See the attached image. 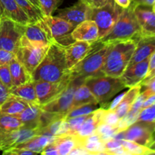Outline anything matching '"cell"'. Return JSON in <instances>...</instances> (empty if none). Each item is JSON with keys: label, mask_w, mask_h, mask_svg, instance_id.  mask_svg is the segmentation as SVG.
I'll use <instances>...</instances> for the list:
<instances>
[{"label": "cell", "mask_w": 155, "mask_h": 155, "mask_svg": "<svg viewBox=\"0 0 155 155\" xmlns=\"http://www.w3.org/2000/svg\"><path fill=\"white\" fill-rule=\"evenodd\" d=\"M92 8L84 0H79L74 5L59 11L57 16L76 27L86 20H90Z\"/></svg>", "instance_id": "obj_14"}, {"label": "cell", "mask_w": 155, "mask_h": 155, "mask_svg": "<svg viewBox=\"0 0 155 155\" xmlns=\"http://www.w3.org/2000/svg\"><path fill=\"white\" fill-rule=\"evenodd\" d=\"M154 130L155 122L136 121L125 130L115 133L112 138L132 141L143 146L149 147L154 141Z\"/></svg>", "instance_id": "obj_7"}, {"label": "cell", "mask_w": 155, "mask_h": 155, "mask_svg": "<svg viewBox=\"0 0 155 155\" xmlns=\"http://www.w3.org/2000/svg\"><path fill=\"white\" fill-rule=\"evenodd\" d=\"M2 154L4 155H36V153L30 151V150L25 149V148H12L11 149L6 150V151H2Z\"/></svg>", "instance_id": "obj_42"}, {"label": "cell", "mask_w": 155, "mask_h": 155, "mask_svg": "<svg viewBox=\"0 0 155 155\" xmlns=\"http://www.w3.org/2000/svg\"><path fill=\"white\" fill-rule=\"evenodd\" d=\"M95 132L100 135L103 141H105L107 139L112 138V136L115 133L120 132V130L117 126V127H113V126H110L108 124H101V125L98 126Z\"/></svg>", "instance_id": "obj_37"}, {"label": "cell", "mask_w": 155, "mask_h": 155, "mask_svg": "<svg viewBox=\"0 0 155 155\" xmlns=\"http://www.w3.org/2000/svg\"><path fill=\"white\" fill-rule=\"evenodd\" d=\"M54 142L59 155H69L77 145H80V139L75 135H63L55 136Z\"/></svg>", "instance_id": "obj_30"}, {"label": "cell", "mask_w": 155, "mask_h": 155, "mask_svg": "<svg viewBox=\"0 0 155 155\" xmlns=\"http://www.w3.org/2000/svg\"><path fill=\"white\" fill-rule=\"evenodd\" d=\"M89 115V114L74 117L71 118L65 117L68 124V126H69V135H75L76 136L80 127H81L82 124L84 123V121L86 120Z\"/></svg>", "instance_id": "obj_38"}, {"label": "cell", "mask_w": 155, "mask_h": 155, "mask_svg": "<svg viewBox=\"0 0 155 155\" xmlns=\"http://www.w3.org/2000/svg\"><path fill=\"white\" fill-rule=\"evenodd\" d=\"M99 104H95V103H91V104H83V105L79 106V107L73 108L68 113V114L65 116L66 118H71L74 117L83 116V115H88L92 114L97 109L100 108L101 107H98Z\"/></svg>", "instance_id": "obj_35"}, {"label": "cell", "mask_w": 155, "mask_h": 155, "mask_svg": "<svg viewBox=\"0 0 155 155\" xmlns=\"http://www.w3.org/2000/svg\"><path fill=\"white\" fill-rule=\"evenodd\" d=\"M32 81L60 82L71 78L64 47L51 42L39 66L31 74Z\"/></svg>", "instance_id": "obj_1"}, {"label": "cell", "mask_w": 155, "mask_h": 155, "mask_svg": "<svg viewBox=\"0 0 155 155\" xmlns=\"http://www.w3.org/2000/svg\"><path fill=\"white\" fill-rule=\"evenodd\" d=\"M55 139L54 136H49L46 135L39 134L31 138L29 140L19 144L17 145V148H25V149L30 150L36 154H41L43 148L50 142H53Z\"/></svg>", "instance_id": "obj_29"}, {"label": "cell", "mask_w": 155, "mask_h": 155, "mask_svg": "<svg viewBox=\"0 0 155 155\" xmlns=\"http://www.w3.org/2000/svg\"><path fill=\"white\" fill-rule=\"evenodd\" d=\"M120 118L113 109H105L104 116H103L102 124H108L113 127H117L119 123Z\"/></svg>", "instance_id": "obj_41"}, {"label": "cell", "mask_w": 155, "mask_h": 155, "mask_svg": "<svg viewBox=\"0 0 155 155\" xmlns=\"http://www.w3.org/2000/svg\"><path fill=\"white\" fill-rule=\"evenodd\" d=\"M83 83L89 89L100 105H103L125 89L126 86L120 77L102 75L84 79Z\"/></svg>", "instance_id": "obj_5"}, {"label": "cell", "mask_w": 155, "mask_h": 155, "mask_svg": "<svg viewBox=\"0 0 155 155\" xmlns=\"http://www.w3.org/2000/svg\"><path fill=\"white\" fill-rule=\"evenodd\" d=\"M28 105L29 103L27 101L10 94L5 101L0 106V113L18 116Z\"/></svg>", "instance_id": "obj_28"}, {"label": "cell", "mask_w": 155, "mask_h": 155, "mask_svg": "<svg viewBox=\"0 0 155 155\" xmlns=\"http://www.w3.org/2000/svg\"><path fill=\"white\" fill-rule=\"evenodd\" d=\"M15 58V53L0 48V66L5 64H8Z\"/></svg>", "instance_id": "obj_43"}, {"label": "cell", "mask_w": 155, "mask_h": 155, "mask_svg": "<svg viewBox=\"0 0 155 155\" xmlns=\"http://www.w3.org/2000/svg\"><path fill=\"white\" fill-rule=\"evenodd\" d=\"M155 69V51L149 58V68H148V73ZM148 75V74H147Z\"/></svg>", "instance_id": "obj_52"}, {"label": "cell", "mask_w": 155, "mask_h": 155, "mask_svg": "<svg viewBox=\"0 0 155 155\" xmlns=\"http://www.w3.org/2000/svg\"><path fill=\"white\" fill-rule=\"evenodd\" d=\"M25 26L5 16L0 18V48L15 53L24 34Z\"/></svg>", "instance_id": "obj_9"}, {"label": "cell", "mask_w": 155, "mask_h": 155, "mask_svg": "<svg viewBox=\"0 0 155 155\" xmlns=\"http://www.w3.org/2000/svg\"><path fill=\"white\" fill-rule=\"evenodd\" d=\"M22 127V123L18 117L0 113V133L13 131Z\"/></svg>", "instance_id": "obj_33"}, {"label": "cell", "mask_w": 155, "mask_h": 155, "mask_svg": "<svg viewBox=\"0 0 155 155\" xmlns=\"http://www.w3.org/2000/svg\"><path fill=\"white\" fill-rule=\"evenodd\" d=\"M123 9L114 0H109L101 7L92 8L90 20L95 21L97 24L98 40L104 38L111 31L122 13Z\"/></svg>", "instance_id": "obj_6"}, {"label": "cell", "mask_w": 155, "mask_h": 155, "mask_svg": "<svg viewBox=\"0 0 155 155\" xmlns=\"http://www.w3.org/2000/svg\"><path fill=\"white\" fill-rule=\"evenodd\" d=\"M136 41L133 39L117 41L112 43L106 57L102 74L114 77H120L130 64Z\"/></svg>", "instance_id": "obj_3"}, {"label": "cell", "mask_w": 155, "mask_h": 155, "mask_svg": "<svg viewBox=\"0 0 155 155\" xmlns=\"http://www.w3.org/2000/svg\"><path fill=\"white\" fill-rule=\"evenodd\" d=\"M0 80L9 89L14 86L8 64L0 66Z\"/></svg>", "instance_id": "obj_40"}, {"label": "cell", "mask_w": 155, "mask_h": 155, "mask_svg": "<svg viewBox=\"0 0 155 155\" xmlns=\"http://www.w3.org/2000/svg\"><path fill=\"white\" fill-rule=\"evenodd\" d=\"M63 0H38L39 7L45 16H51L61 5Z\"/></svg>", "instance_id": "obj_36"}, {"label": "cell", "mask_w": 155, "mask_h": 155, "mask_svg": "<svg viewBox=\"0 0 155 155\" xmlns=\"http://www.w3.org/2000/svg\"><path fill=\"white\" fill-rule=\"evenodd\" d=\"M141 86H142V87L150 90L153 93H155V78L151 79V80L145 82V83H141Z\"/></svg>", "instance_id": "obj_47"}, {"label": "cell", "mask_w": 155, "mask_h": 155, "mask_svg": "<svg viewBox=\"0 0 155 155\" xmlns=\"http://www.w3.org/2000/svg\"><path fill=\"white\" fill-rule=\"evenodd\" d=\"M41 154L43 155H59L58 151L56 145L54 144V141L50 142L49 144L46 145L45 148H43L42 151L41 152Z\"/></svg>", "instance_id": "obj_44"}, {"label": "cell", "mask_w": 155, "mask_h": 155, "mask_svg": "<svg viewBox=\"0 0 155 155\" xmlns=\"http://www.w3.org/2000/svg\"><path fill=\"white\" fill-rule=\"evenodd\" d=\"M113 42L98 40L92 43L86 57L70 70L71 80L102 75V68Z\"/></svg>", "instance_id": "obj_2"}, {"label": "cell", "mask_w": 155, "mask_h": 155, "mask_svg": "<svg viewBox=\"0 0 155 155\" xmlns=\"http://www.w3.org/2000/svg\"><path fill=\"white\" fill-rule=\"evenodd\" d=\"M142 36H155V13L152 7L138 5L134 9Z\"/></svg>", "instance_id": "obj_17"}, {"label": "cell", "mask_w": 155, "mask_h": 155, "mask_svg": "<svg viewBox=\"0 0 155 155\" xmlns=\"http://www.w3.org/2000/svg\"><path fill=\"white\" fill-rule=\"evenodd\" d=\"M72 37L75 41H85L94 43L98 40V29L92 20H86L80 23L72 32Z\"/></svg>", "instance_id": "obj_20"}, {"label": "cell", "mask_w": 155, "mask_h": 155, "mask_svg": "<svg viewBox=\"0 0 155 155\" xmlns=\"http://www.w3.org/2000/svg\"><path fill=\"white\" fill-rule=\"evenodd\" d=\"M154 78H155V69L153 70V71H151V72H150V73H148V75H147L146 77H145V78L143 80H142V82L141 83H145V82L148 81V80H151V79H154ZM141 83H140V84H141Z\"/></svg>", "instance_id": "obj_53"}, {"label": "cell", "mask_w": 155, "mask_h": 155, "mask_svg": "<svg viewBox=\"0 0 155 155\" xmlns=\"http://www.w3.org/2000/svg\"><path fill=\"white\" fill-rule=\"evenodd\" d=\"M42 109L39 104H29V105L21 112L18 117L23 127L34 130L39 129V118L42 114Z\"/></svg>", "instance_id": "obj_23"}, {"label": "cell", "mask_w": 155, "mask_h": 155, "mask_svg": "<svg viewBox=\"0 0 155 155\" xmlns=\"http://www.w3.org/2000/svg\"><path fill=\"white\" fill-rule=\"evenodd\" d=\"M80 139V145L88 151L89 155L104 154V141L96 132L83 139Z\"/></svg>", "instance_id": "obj_27"}, {"label": "cell", "mask_w": 155, "mask_h": 155, "mask_svg": "<svg viewBox=\"0 0 155 155\" xmlns=\"http://www.w3.org/2000/svg\"><path fill=\"white\" fill-rule=\"evenodd\" d=\"M9 92L10 94L21 98L29 104H39L36 89L33 81L26 84L13 86L9 89Z\"/></svg>", "instance_id": "obj_26"}, {"label": "cell", "mask_w": 155, "mask_h": 155, "mask_svg": "<svg viewBox=\"0 0 155 155\" xmlns=\"http://www.w3.org/2000/svg\"><path fill=\"white\" fill-rule=\"evenodd\" d=\"M71 80L70 78L60 82L33 81L39 105L42 106L54 99L68 87Z\"/></svg>", "instance_id": "obj_12"}, {"label": "cell", "mask_w": 155, "mask_h": 155, "mask_svg": "<svg viewBox=\"0 0 155 155\" xmlns=\"http://www.w3.org/2000/svg\"><path fill=\"white\" fill-rule=\"evenodd\" d=\"M3 8L2 16H5L23 25L31 23L30 18L18 5L15 0H0Z\"/></svg>", "instance_id": "obj_21"}, {"label": "cell", "mask_w": 155, "mask_h": 155, "mask_svg": "<svg viewBox=\"0 0 155 155\" xmlns=\"http://www.w3.org/2000/svg\"><path fill=\"white\" fill-rule=\"evenodd\" d=\"M133 1L138 5L149 6V7H152L153 5L155 3V0H133Z\"/></svg>", "instance_id": "obj_49"}, {"label": "cell", "mask_w": 155, "mask_h": 155, "mask_svg": "<svg viewBox=\"0 0 155 155\" xmlns=\"http://www.w3.org/2000/svg\"><path fill=\"white\" fill-rule=\"evenodd\" d=\"M105 109L106 108L100 107L90 114L84 121V123L82 124L81 127L76 136H77L80 139H83L95 133L98 126L102 124L103 116H104Z\"/></svg>", "instance_id": "obj_22"}, {"label": "cell", "mask_w": 155, "mask_h": 155, "mask_svg": "<svg viewBox=\"0 0 155 155\" xmlns=\"http://www.w3.org/2000/svg\"><path fill=\"white\" fill-rule=\"evenodd\" d=\"M154 139H155V130H154Z\"/></svg>", "instance_id": "obj_58"}, {"label": "cell", "mask_w": 155, "mask_h": 155, "mask_svg": "<svg viewBox=\"0 0 155 155\" xmlns=\"http://www.w3.org/2000/svg\"><path fill=\"white\" fill-rule=\"evenodd\" d=\"M149 58L128 66L120 77L127 88L139 85L148 74Z\"/></svg>", "instance_id": "obj_16"}, {"label": "cell", "mask_w": 155, "mask_h": 155, "mask_svg": "<svg viewBox=\"0 0 155 155\" xmlns=\"http://www.w3.org/2000/svg\"><path fill=\"white\" fill-rule=\"evenodd\" d=\"M30 1H31L33 3V4L35 5L36 6H37L38 8H40V7H39V2H38V0H30ZM41 9V8H40Z\"/></svg>", "instance_id": "obj_55"}, {"label": "cell", "mask_w": 155, "mask_h": 155, "mask_svg": "<svg viewBox=\"0 0 155 155\" xmlns=\"http://www.w3.org/2000/svg\"><path fill=\"white\" fill-rule=\"evenodd\" d=\"M39 134V130L22 127L18 130L0 133V151L15 148Z\"/></svg>", "instance_id": "obj_13"}, {"label": "cell", "mask_w": 155, "mask_h": 155, "mask_svg": "<svg viewBox=\"0 0 155 155\" xmlns=\"http://www.w3.org/2000/svg\"><path fill=\"white\" fill-rule=\"evenodd\" d=\"M15 1L30 18L31 22H36L39 20H42L45 16L42 10L35 5L30 0H15Z\"/></svg>", "instance_id": "obj_32"}, {"label": "cell", "mask_w": 155, "mask_h": 155, "mask_svg": "<svg viewBox=\"0 0 155 155\" xmlns=\"http://www.w3.org/2000/svg\"><path fill=\"white\" fill-rule=\"evenodd\" d=\"M48 47L49 45L42 46L32 43L23 36L19 47L15 52V58L32 74L44 58Z\"/></svg>", "instance_id": "obj_8"}, {"label": "cell", "mask_w": 155, "mask_h": 155, "mask_svg": "<svg viewBox=\"0 0 155 155\" xmlns=\"http://www.w3.org/2000/svg\"><path fill=\"white\" fill-rule=\"evenodd\" d=\"M86 154H89L88 151L86 150H85L81 145H77L72 151H71L69 155H86Z\"/></svg>", "instance_id": "obj_48"}, {"label": "cell", "mask_w": 155, "mask_h": 155, "mask_svg": "<svg viewBox=\"0 0 155 155\" xmlns=\"http://www.w3.org/2000/svg\"><path fill=\"white\" fill-rule=\"evenodd\" d=\"M155 102V93L152 94V95H150L145 101H144L143 104H142V108H145V107H148L149 106L152 105Z\"/></svg>", "instance_id": "obj_50"}, {"label": "cell", "mask_w": 155, "mask_h": 155, "mask_svg": "<svg viewBox=\"0 0 155 155\" xmlns=\"http://www.w3.org/2000/svg\"><path fill=\"white\" fill-rule=\"evenodd\" d=\"M136 121L155 122V102L152 105L142 109Z\"/></svg>", "instance_id": "obj_39"}, {"label": "cell", "mask_w": 155, "mask_h": 155, "mask_svg": "<svg viewBox=\"0 0 155 155\" xmlns=\"http://www.w3.org/2000/svg\"><path fill=\"white\" fill-rule=\"evenodd\" d=\"M123 146L130 153V155H148L155 154V151L150 149L148 147L143 146L139 144L129 140H121Z\"/></svg>", "instance_id": "obj_34"}, {"label": "cell", "mask_w": 155, "mask_h": 155, "mask_svg": "<svg viewBox=\"0 0 155 155\" xmlns=\"http://www.w3.org/2000/svg\"><path fill=\"white\" fill-rule=\"evenodd\" d=\"M141 90H142L141 84L130 88V89L125 92L124 97L120 101L118 105L113 109L118 117L120 118V120L124 117L128 113L133 104L134 103L135 100L136 99L138 95L141 92Z\"/></svg>", "instance_id": "obj_24"}, {"label": "cell", "mask_w": 155, "mask_h": 155, "mask_svg": "<svg viewBox=\"0 0 155 155\" xmlns=\"http://www.w3.org/2000/svg\"><path fill=\"white\" fill-rule=\"evenodd\" d=\"M135 7L136 3L132 0L131 5L127 8L123 9L111 31L99 40L107 42L130 39L137 40L141 36V29L135 15Z\"/></svg>", "instance_id": "obj_4"}, {"label": "cell", "mask_w": 155, "mask_h": 155, "mask_svg": "<svg viewBox=\"0 0 155 155\" xmlns=\"http://www.w3.org/2000/svg\"><path fill=\"white\" fill-rule=\"evenodd\" d=\"M24 36L32 43L42 46H48L53 42L49 30L43 18L27 24Z\"/></svg>", "instance_id": "obj_15"}, {"label": "cell", "mask_w": 155, "mask_h": 155, "mask_svg": "<svg viewBox=\"0 0 155 155\" xmlns=\"http://www.w3.org/2000/svg\"><path fill=\"white\" fill-rule=\"evenodd\" d=\"M92 43L85 41H75L71 45L64 47L67 64L69 70L81 61L92 47Z\"/></svg>", "instance_id": "obj_19"}, {"label": "cell", "mask_w": 155, "mask_h": 155, "mask_svg": "<svg viewBox=\"0 0 155 155\" xmlns=\"http://www.w3.org/2000/svg\"><path fill=\"white\" fill-rule=\"evenodd\" d=\"M90 7L98 8L104 5L109 0H84Z\"/></svg>", "instance_id": "obj_46"}, {"label": "cell", "mask_w": 155, "mask_h": 155, "mask_svg": "<svg viewBox=\"0 0 155 155\" xmlns=\"http://www.w3.org/2000/svg\"><path fill=\"white\" fill-rule=\"evenodd\" d=\"M91 103L98 104L96 98L92 95L91 91L85 85V83H80L77 87L75 92H74L71 109L75 108V107H79V106L83 105V104H91Z\"/></svg>", "instance_id": "obj_31"}, {"label": "cell", "mask_w": 155, "mask_h": 155, "mask_svg": "<svg viewBox=\"0 0 155 155\" xmlns=\"http://www.w3.org/2000/svg\"><path fill=\"white\" fill-rule=\"evenodd\" d=\"M8 66L14 86L32 82L31 74L16 58L8 64Z\"/></svg>", "instance_id": "obj_25"}, {"label": "cell", "mask_w": 155, "mask_h": 155, "mask_svg": "<svg viewBox=\"0 0 155 155\" xmlns=\"http://www.w3.org/2000/svg\"><path fill=\"white\" fill-rule=\"evenodd\" d=\"M114 1L122 8H127L132 3V0H114Z\"/></svg>", "instance_id": "obj_51"}, {"label": "cell", "mask_w": 155, "mask_h": 155, "mask_svg": "<svg viewBox=\"0 0 155 155\" xmlns=\"http://www.w3.org/2000/svg\"><path fill=\"white\" fill-rule=\"evenodd\" d=\"M152 10H153V12H154L155 13V3L154 5H153V6H152Z\"/></svg>", "instance_id": "obj_57"}, {"label": "cell", "mask_w": 155, "mask_h": 155, "mask_svg": "<svg viewBox=\"0 0 155 155\" xmlns=\"http://www.w3.org/2000/svg\"><path fill=\"white\" fill-rule=\"evenodd\" d=\"M148 148H149L150 149L152 150V151H155V139H154V142H153L152 143H151V145H149V147H148Z\"/></svg>", "instance_id": "obj_54"}, {"label": "cell", "mask_w": 155, "mask_h": 155, "mask_svg": "<svg viewBox=\"0 0 155 155\" xmlns=\"http://www.w3.org/2000/svg\"><path fill=\"white\" fill-rule=\"evenodd\" d=\"M43 19L49 30L52 41L64 47L75 42L72 37L75 26L58 16H44Z\"/></svg>", "instance_id": "obj_10"}, {"label": "cell", "mask_w": 155, "mask_h": 155, "mask_svg": "<svg viewBox=\"0 0 155 155\" xmlns=\"http://www.w3.org/2000/svg\"><path fill=\"white\" fill-rule=\"evenodd\" d=\"M83 81L84 80L83 79L72 80L68 87L60 95H58L50 102L41 106V108L45 111L63 115L65 117L71 110L74 94L76 89L80 83H83Z\"/></svg>", "instance_id": "obj_11"}, {"label": "cell", "mask_w": 155, "mask_h": 155, "mask_svg": "<svg viewBox=\"0 0 155 155\" xmlns=\"http://www.w3.org/2000/svg\"><path fill=\"white\" fill-rule=\"evenodd\" d=\"M155 51V36H142L136 40V45L132 58L128 66L142 61L150 56Z\"/></svg>", "instance_id": "obj_18"}, {"label": "cell", "mask_w": 155, "mask_h": 155, "mask_svg": "<svg viewBox=\"0 0 155 155\" xmlns=\"http://www.w3.org/2000/svg\"><path fill=\"white\" fill-rule=\"evenodd\" d=\"M9 95H10L9 89L5 86L0 80V106L5 101Z\"/></svg>", "instance_id": "obj_45"}, {"label": "cell", "mask_w": 155, "mask_h": 155, "mask_svg": "<svg viewBox=\"0 0 155 155\" xmlns=\"http://www.w3.org/2000/svg\"><path fill=\"white\" fill-rule=\"evenodd\" d=\"M2 15H3V8H2V6L1 2H0V18L2 16Z\"/></svg>", "instance_id": "obj_56"}]
</instances>
